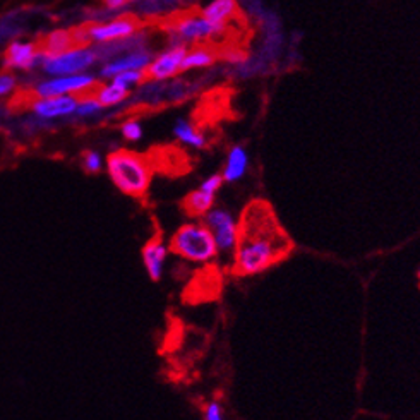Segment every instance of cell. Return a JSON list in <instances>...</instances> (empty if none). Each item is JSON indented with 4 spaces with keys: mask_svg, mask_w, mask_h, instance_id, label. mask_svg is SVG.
Masks as SVG:
<instances>
[{
    "mask_svg": "<svg viewBox=\"0 0 420 420\" xmlns=\"http://www.w3.org/2000/svg\"><path fill=\"white\" fill-rule=\"evenodd\" d=\"M129 2H136V0H129Z\"/></svg>",
    "mask_w": 420,
    "mask_h": 420,
    "instance_id": "f546056e",
    "label": "cell"
},
{
    "mask_svg": "<svg viewBox=\"0 0 420 420\" xmlns=\"http://www.w3.org/2000/svg\"><path fill=\"white\" fill-rule=\"evenodd\" d=\"M168 254H170V249H168V244L165 242V239L161 237V234L153 235L145 244V248L141 250V257L151 282H160L161 280L165 271V264H167L168 259Z\"/></svg>",
    "mask_w": 420,
    "mask_h": 420,
    "instance_id": "7c38bea8",
    "label": "cell"
},
{
    "mask_svg": "<svg viewBox=\"0 0 420 420\" xmlns=\"http://www.w3.org/2000/svg\"><path fill=\"white\" fill-rule=\"evenodd\" d=\"M120 132H122L125 141H129V143L141 141L143 136H145V131H143L141 122L136 119L125 120V122L122 124V127H120Z\"/></svg>",
    "mask_w": 420,
    "mask_h": 420,
    "instance_id": "cb8c5ba5",
    "label": "cell"
},
{
    "mask_svg": "<svg viewBox=\"0 0 420 420\" xmlns=\"http://www.w3.org/2000/svg\"><path fill=\"white\" fill-rule=\"evenodd\" d=\"M216 58H218V55L215 50L209 49L208 43H197V45H193V49H187L182 62V72L211 67Z\"/></svg>",
    "mask_w": 420,
    "mask_h": 420,
    "instance_id": "ac0fdd59",
    "label": "cell"
},
{
    "mask_svg": "<svg viewBox=\"0 0 420 420\" xmlns=\"http://www.w3.org/2000/svg\"><path fill=\"white\" fill-rule=\"evenodd\" d=\"M199 13L209 19L211 23L220 24V26H227L239 17L241 14V7H239L237 0H209L208 3L201 7Z\"/></svg>",
    "mask_w": 420,
    "mask_h": 420,
    "instance_id": "9a60e30c",
    "label": "cell"
},
{
    "mask_svg": "<svg viewBox=\"0 0 420 420\" xmlns=\"http://www.w3.org/2000/svg\"><path fill=\"white\" fill-rule=\"evenodd\" d=\"M293 242L276 220L266 201L249 202L239 220V241L234 249L232 273L252 276L270 270L290 256Z\"/></svg>",
    "mask_w": 420,
    "mask_h": 420,
    "instance_id": "6da1fadb",
    "label": "cell"
},
{
    "mask_svg": "<svg viewBox=\"0 0 420 420\" xmlns=\"http://www.w3.org/2000/svg\"><path fill=\"white\" fill-rule=\"evenodd\" d=\"M17 88L16 76L10 74L9 71L0 72V98H6L13 95Z\"/></svg>",
    "mask_w": 420,
    "mask_h": 420,
    "instance_id": "d4e9b609",
    "label": "cell"
},
{
    "mask_svg": "<svg viewBox=\"0 0 420 420\" xmlns=\"http://www.w3.org/2000/svg\"><path fill=\"white\" fill-rule=\"evenodd\" d=\"M249 170V153L244 146L235 145L228 150L227 160H225L222 177L225 184H234L244 179V175Z\"/></svg>",
    "mask_w": 420,
    "mask_h": 420,
    "instance_id": "2e32d148",
    "label": "cell"
},
{
    "mask_svg": "<svg viewBox=\"0 0 420 420\" xmlns=\"http://www.w3.org/2000/svg\"><path fill=\"white\" fill-rule=\"evenodd\" d=\"M168 249L180 259L196 264L211 263L220 254L213 234L202 220L184 223L168 241Z\"/></svg>",
    "mask_w": 420,
    "mask_h": 420,
    "instance_id": "3957f363",
    "label": "cell"
},
{
    "mask_svg": "<svg viewBox=\"0 0 420 420\" xmlns=\"http://www.w3.org/2000/svg\"><path fill=\"white\" fill-rule=\"evenodd\" d=\"M90 42L112 43L136 35L143 28V21L136 14H122L108 23H86Z\"/></svg>",
    "mask_w": 420,
    "mask_h": 420,
    "instance_id": "ba28073f",
    "label": "cell"
},
{
    "mask_svg": "<svg viewBox=\"0 0 420 420\" xmlns=\"http://www.w3.org/2000/svg\"><path fill=\"white\" fill-rule=\"evenodd\" d=\"M79 102H77V108L74 112L76 117H81V119H88V117H95L97 113H99L103 110V106L99 105L98 99L95 98L93 91L86 95H81Z\"/></svg>",
    "mask_w": 420,
    "mask_h": 420,
    "instance_id": "44dd1931",
    "label": "cell"
},
{
    "mask_svg": "<svg viewBox=\"0 0 420 420\" xmlns=\"http://www.w3.org/2000/svg\"><path fill=\"white\" fill-rule=\"evenodd\" d=\"M202 419L206 420H222L223 419V408L218 401H209L202 410Z\"/></svg>",
    "mask_w": 420,
    "mask_h": 420,
    "instance_id": "4316f807",
    "label": "cell"
},
{
    "mask_svg": "<svg viewBox=\"0 0 420 420\" xmlns=\"http://www.w3.org/2000/svg\"><path fill=\"white\" fill-rule=\"evenodd\" d=\"M215 197L213 194L206 193L201 187L196 191H191L186 197L182 199V209L189 218L202 220V216L215 206Z\"/></svg>",
    "mask_w": 420,
    "mask_h": 420,
    "instance_id": "e0dca14e",
    "label": "cell"
},
{
    "mask_svg": "<svg viewBox=\"0 0 420 420\" xmlns=\"http://www.w3.org/2000/svg\"><path fill=\"white\" fill-rule=\"evenodd\" d=\"M36 45H38L40 51H42L43 58L81 47L77 43L74 29H55V31L47 33V35L40 36L36 40Z\"/></svg>",
    "mask_w": 420,
    "mask_h": 420,
    "instance_id": "5bb4252c",
    "label": "cell"
},
{
    "mask_svg": "<svg viewBox=\"0 0 420 420\" xmlns=\"http://www.w3.org/2000/svg\"><path fill=\"white\" fill-rule=\"evenodd\" d=\"M202 223L209 228L216 242L218 252H234L239 241V220L227 208L213 206L204 216Z\"/></svg>",
    "mask_w": 420,
    "mask_h": 420,
    "instance_id": "52a82bcc",
    "label": "cell"
},
{
    "mask_svg": "<svg viewBox=\"0 0 420 420\" xmlns=\"http://www.w3.org/2000/svg\"><path fill=\"white\" fill-rule=\"evenodd\" d=\"M106 173L113 186L131 197H145L151 187L154 167L146 154L119 148L106 156Z\"/></svg>",
    "mask_w": 420,
    "mask_h": 420,
    "instance_id": "7a4b0ae2",
    "label": "cell"
},
{
    "mask_svg": "<svg viewBox=\"0 0 420 420\" xmlns=\"http://www.w3.org/2000/svg\"><path fill=\"white\" fill-rule=\"evenodd\" d=\"M99 81L91 74H71V76H54L50 79L42 81L33 88L35 97H60V95H86L95 91Z\"/></svg>",
    "mask_w": 420,
    "mask_h": 420,
    "instance_id": "8992f818",
    "label": "cell"
},
{
    "mask_svg": "<svg viewBox=\"0 0 420 420\" xmlns=\"http://www.w3.org/2000/svg\"><path fill=\"white\" fill-rule=\"evenodd\" d=\"M93 95L103 108H112V106H117L120 105V103H124L125 99L129 98V95H131V90H127V88L110 81L108 84L99 83L98 86L95 88Z\"/></svg>",
    "mask_w": 420,
    "mask_h": 420,
    "instance_id": "ffe728a7",
    "label": "cell"
},
{
    "mask_svg": "<svg viewBox=\"0 0 420 420\" xmlns=\"http://www.w3.org/2000/svg\"><path fill=\"white\" fill-rule=\"evenodd\" d=\"M98 51L90 47H77V49L62 51V54L45 57L42 62L43 72L49 76H71L86 72L91 65L97 64Z\"/></svg>",
    "mask_w": 420,
    "mask_h": 420,
    "instance_id": "5b68a950",
    "label": "cell"
},
{
    "mask_svg": "<svg viewBox=\"0 0 420 420\" xmlns=\"http://www.w3.org/2000/svg\"><path fill=\"white\" fill-rule=\"evenodd\" d=\"M223 184H225V180H223L222 173H213V175L206 177V179L202 180L201 186H199V187H201L202 191H206V193L216 196V194H218V191L223 187Z\"/></svg>",
    "mask_w": 420,
    "mask_h": 420,
    "instance_id": "484cf974",
    "label": "cell"
},
{
    "mask_svg": "<svg viewBox=\"0 0 420 420\" xmlns=\"http://www.w3.org/2000/svg\"><path fill=\"white\" fill-rule=\"evenodd\" d=\"M170 35L172 43H182V45H197V43H208L211 40L220 38L227 31V26H220L206 19L201 13L179 14L163 26Z\"/></svg>",
    "mask_w": 420,
    "mask_h": 420,
    "instance_id": "277c9868",
    "label": "cell"
},
{
    "mask_svg": "<svg viewBox=\"0 0 420 420\" xmlns=\"http://www.w3.org/2000/svg\"><path fill=\"white\" fill-rule=\"evenodd\" d=\"M112 81L113 83L120 84V86L127 88V90H132V88L145 84L148 79H146L145 71H124L113 76Z\"/></svg>",
    "mask_w": 420,
    "mask_h": 420,
    "instance_id": "7402d4cb",
    "label": "cell"
},
{
    "mask_svg": "<svg viewBox=\"0 0 420 420\" xmlns=\"http://www.w3.org/2000/svg\"><path fill=\"white\" fill-rule=\"evenodd\" d=\"M187 49L189 47L182 45V43H170L167 50L151 58L148 67L145 69L146 79L153 81V83H165V81L179 76L182 72V62Z\"/></svg>",
    "mask_w": 420,
    "mask_h": 420,
    "instance_id": "9c48e42d",
    "label": "cell"
},
{
    "mask_svg": "<svg viewBox=\"0 0 420 420\" xmlns=\"http://www.w3.org/2000/svg\"><path fill=\"white\" fill-rule=\"evenodd\" d=\"M102 3L108 10H119L131 2H129V0H102Z\"/></svg>",
    "mask_w": 420,
    "mask_h": 420,
    "instance_id": "83f0119b",
    "label": "cell"
},
{
    "mask_svg": "<svg viewBox=\"0 0 420 420\" xmlns=\"http://www.w3.org/2000/svg\"><path fill=\"white\" fill-rule=\"evenodd\" d=\"M105 167L103 156L95 150H88L83 153V168L86 173H99Z\"/></svg>",
    "mask_w": 420,
    "mask_h": 420,
    "instance_id": "603a6c76",
    "label": "cell"
},
{
    "mask_svg": "<svg viewBox=\"0 0 420 420\" xmlns=\"http://www.w3.org/2000/svg\"><path fill=\"white\" fill-rule=\"evenodd\" d=\"M153 58V54L146 49L125 51L124 55H115L110 58L99 71L103 79H112L113 76L124 71H145Z\"/></svg>",
    "mask_w": 420,
    "mask_h": 420,
    "instance_id": "4fadbf2b",
    "label": "cell"
},
{
    "mask_svg": "<svg viewBox=\"0 0 420 420\" xmlns=\"http://www.w3.org/2000/svg\"><path fill=\"white\" fill-rule=\"evenodd\" d=\"M79 98L76 95H60V97H35L29 91L28 108L40 120H57L74 115Z\"/></svg>",
    "mask_w": 420,
    "mask_h": 420,
    "instance_id": "30bf717a",
    "label": "cell"
},
{
    "mask_svg": "<svg viewBox=\"0 0 420 420\" xmlns=\"http://www.w3.org/2000/svg\"><path fill=\"white\" fill-rule=\"evenodd\" d=\"M43 55L36 42H10L2 57L3 71H31L42 64Z\"/></svg>",
    "mask_w": 420,
    "mask_h": 420,
    "instance_id": "8fae6325",
    "label": "cell"
},
{
    "mask_svg": "<svg viewBox=\"0 0 420 420\" xmlns=\"http://www.w3.org/2000/svg\"><path fill=\"white\" fill-rule=\"evenodd\" d=\"M173 136L179 143H182L184 146H189L194 150H204L208 146V139L202 134L201 131L194 124H191L189 120L179 119L173 125Z\"/></svg>",
    "mask_w": 420,
    "mask_h": 420,
    "instance_id": "d6986e66",
    "label": "cell"
},
{
    "mask_svg": "<svg viewBox=\"0 0 420 420\" xmlns=\"http://www.w3.org/2000/svg\"><path fill=\"white\" fill-rule=\"evenodd\" d=\"M417 278H419V283H420V270H419V273H417Z\"/></svg>",
    "mask_w": 420,
    "mask_h": 420,
    "instance_id": "f1b7e54d",
    "label": "cell"
}]
</instances>
